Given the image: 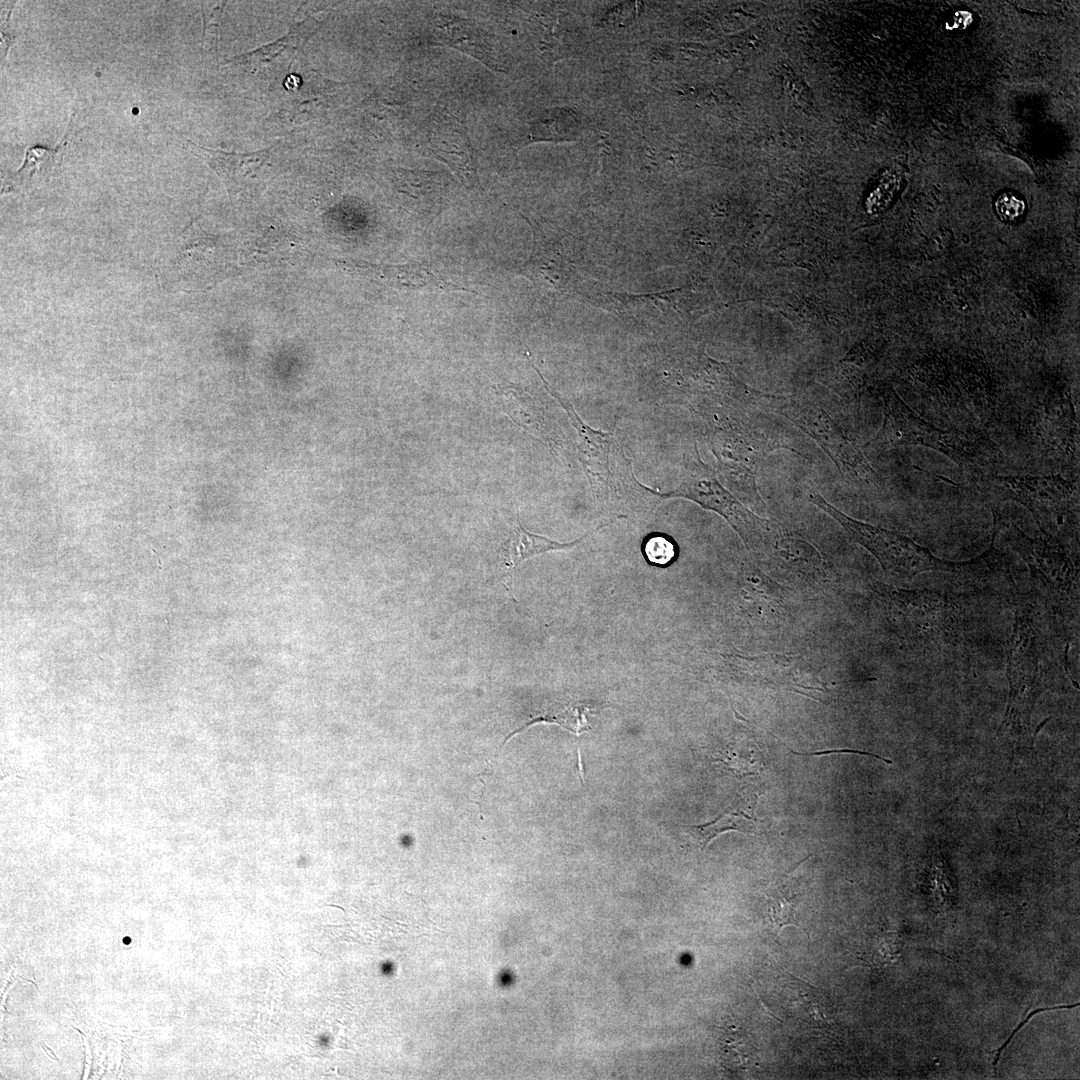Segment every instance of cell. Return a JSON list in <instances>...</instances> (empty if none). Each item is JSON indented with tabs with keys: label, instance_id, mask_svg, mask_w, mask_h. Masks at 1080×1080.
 Listing matches in <instances>:
<instances>
[{
	"label": "cell",
	"instance_id": "obj_1",
	"mask_svg": "<svg viewBox=\"0 0 1080 1080\" xmlns=\"http://www.w3.org/2000/svg\"><path fill=\"white\" fill-rule=\"evenodd\" d=\"M543 379V378H542ZM548 392L563 406L577 433L579 459L591 486L596 504L608 505L631 499L659 501L665 499L642 485L634 476L632 461L616 440L614 432L595 430L584 423L570 402L558 394L544 379Z\"/></svg>",
	"mask_w": 1080,
	"mask_h": 1080
},
{
	"label": "cell",
	"instance_id": "obj_2",
	"mask_svg": "<svg viewBox=\"0 0 1080 1080\" xmlns=\"http://www.w3.org/2000/svg\"><path fill=\"white\" fill-rule=\"evenodd\" d=\"M809 501L841 525L853 541L871 552L886 575L893 579L910 580L928 571L975 573L983 570V556L966 562L946 561L905 535L844 514L817 492L809 493Z\"/></svg>",
	"mask_w": 1080,
	"mask_h": 1080
},
{
	"label": "cell",
	"instance_id": "obj_3",
	"mask_svg": "<svg viewBox=\"0 0 1080 1080\" xmlns=\"http://www.w3.org/2000/svg\"><path fill=\"white\" fill-rule=\"evenodd\" d=\"M663 496L665 499L686 498L718 513L750 551L762 552L771 547L775 528L773 523L758 517L723 487L714 470L701 460L696 445L683 456L676 488Z\"/></svg>",
	"mask_w": 1080,
	"mask_h": 1080
},
{
	"label": "cell",
	"instance_id": "obj_4",
	"mask_svg": "<svg viewBox=\"0 0 1080 1080\" xmlns=\"http://www.w3.org/2000/svg\"><path fill=\"white\" fill-rule=\"evenodd\" d=\"M974 486L990 503L1012 500L1024 505L1050 538L1078 504L1076 487L1060 476L982 475Z\"/></svg>",
	"mask_w": 1080,
	"mask_h": 1080
},
{
	"label": "cell",
	"instance_id": "obj_5",
	"mask_svg": "<svg viewBox=\"0 0 1080 1080\" xmlns=\"http://www.w3.org/2000/svg\"><path fill=\"white\" fill-rule=\"evenodd\" d=\"M876 447L923 446L961 466L980 460L979 441L957 430L937 428L914 413L893 391L884 396L883 424L871 442Z\"/></svg>",
	"mask_w": 1080,
	"mask_h": 1080
},
{
	"label": "cell",
	"instance_id": "obj_6",
	"mask_svg": "<svg viewBox=\"0 0 1080 1080\" xmlns=\"http://www.w3.org/2000/svg\"><path fill=\"white\" fill-rule=\"evenodd\" d=\"M1038 643V634L1031 619L1027 614L1017 611L1008 646L1010 694L1000 730H1022L1029 727L1030 714L1041 679Z\"/></svg>",
	"mask_w": 1080,
	"mask_h": 1080
},
{
	"label": "cell",
	"instance_id": "obj_7",
	"mask_svg": "<svg viewBox=\"0 0 1080 1080\" xmlns=\"http://www.w3.org/2000/svg\"><path fill=\"white\" fill-rule=\"evenodd\" d=\"M1007 532L1011 545L1023 557L1052 604L1062 611L1077 609L1078 569L1068 553L1058 544L1030 538L1013 523L1007 525Z\"/></svg>",
	"mask_w": 1080,
	"mask_h": 1080
},
{
	"label": "cell",
	"instance_id": "obj_8",
	"mask_svg": "<svg viewBox=\"0 0 1080 1080\" xmlns=\"http://www.w3.org/2000/svg\"><path fill=\"white\" fill-rule=\"evenodd\" d=\"M779 414L815 440L840 471L861 479L873 470L844 429L823 409L789 397L776 396Z\"/></svg>",
	"mask_w": 1080,
	"mask_h": 1080
},
{
	"label": "cell",
	"instance_id": "obj_9",
	"mask_svg": "<svg viewBox=\"0 0 1080 1080\" xmlns=\"http://www.w3.org/2000/svg\"><path fill=\"white\" fill-rule=\"evenodd\" d=\"M900 600L913 641L926 645L956 635L959 614L946 597L928 591H905Z\"/></svg>",
	"mask_w": 1080,
	"mask_h": 1080
},
{
	"label": "cell",
	"instance_id": "obj_10",
	"mask_svg": "<svg viewBox=\"0 0 1080 1080\" xmlns=\"http://www.w3.org/2000/svg\"><path fill=\"white\" fill-rule=\"evenodd\" d=\"M427 141L430 151L467 187L478 184L472 146L462 121L448 112L437 114L431 120Z\"/></svg>",
	"mask_w": 1080,
	"mask_h": 1080
},
{
	"label": "cell",
	"instance_id": "obj_11",
	"mask_svg": "<svg viewBox=\"0 0 1080 1080\" xmlns=\"http://www.w3.org/2000/svg\"><path fill=\"white\" fill-rule=\"evenodd\" d=\"M573 269L562 242L534 229L531 255L524 268L526 277L544 294L556 297L571 289Z\"/></svg>",
	"mask_w": 1080,
	"mask_h": 1080
},
{
	"label": "cell",
	"instance_id": "obj_12",
	"mask_svg": "<svg viewBox=\"0 0 1080 1080\" xmlns=\"http://www.w3.org/2000/svg\"><path fill=\"white\" fill-rule=\"evenodd\" d=\"M434 32L439 41L478 59L491 69H499L495 38L467 19L439 16Z\"/></svg>",
	"mask_w": 1080,
	"mask_h": 1080
},
{
	"label": "cell",
	"instance_id": "obj_13",
	"mask_svg": "<svg viewBox=\"0 0 1080 1080\" xmlns=\"http://www.w3.org/2000/svg\"><path fill=\"white\" fill-rule=\"evenodd\" d=\"M359 274L388 283L401 290L422 292L469 291L450 282L444 276L435 273L423 264L397 266H375L368 263H356L352 266Z\"/></svg>",
	"mask_w": 1080,
	"mask_h": 1080
},
{
	"label": "cell",
	"instance_id": "obj_14",
	"mask_svg": "<svg viewBox=\"0 0 1080 1080\" xmlns=\"http://www.w3.org/2000/svg\"><path fill=\"white\" fill-rule=\"evenodd\" d=\"M187 147L201 157L230 188L237 187L247 177L255 175L270 157L271 149L252 153L226 152L210 149L185 139Z\"/></svg>",
	"mask_w": 1080,
	"mask_h": 1080
},
{
	"label": "cell",
	"instance_id": "obj_15",
	"mask_svg": "<svg viewBox=\"0 0 1080 1080\" xmlns=\"http://www.w3.org/2000/svg\"><path fill=\"white\" fill-rule=\"evenodd\" d=\"M397 186L398 192L405 196L414 214L432 218L440 212L445 183L439 175L425 171L399 170Z\"/></svg>",
	"mask_w": 1080,
	"mask_h": 1080
},
{
	"label": "cell",
	"instance_id": "obj_16",
	"mask_svg": "<svg viewBox=\"0 0 1080 1080\" xmlns=\"http://www.w3.org/2000/svg\"><path fill=\"white\" fill-rule=\"evenodd\" d=\"M318 25L316 19L309 17L293 25L283 37L244 53L236 59L252 68H259L261 65L274 62L279 57H289L308 41L316 32Z\"/></svg>",
	"mask_w": 1080,
	"mask_h": 1080
},
{
	"label": "cell",
	"instance_id": "obj_17",
	"mask_svg": "<svg viewBox=\"0 0 1080 1080\" xmlns=\"http://www.w3.org/2000/svg\"><path fill=\"white\" fill-rule=\"evenodd\" d=\"M582 539L583 538H580L571 542H557L527 531L520 521L516 520L508 541V557L505 563L508 571L509 585L512 588L514 571L524 560L548 551L572 548Z\"/></svg>",
	"mask_w": 1080,
	"mask_h": 1080
},
{
	"label": "cell",
	"instance_id": "obj_18",
	"mask_svg": "<svg viewBox=\"0 0 1080 1080\" xmlns=\"http://www.w3.org/2000/svg\"><path fill=\"white\" fill-rule=\"evenodd\" d=\"M63 144L56 148L31 147L26 150L23 165L13 175V181L21 187L30 188L51 177L59 166Z\"/></svg>",
	"mask_w": 1080,
	"mask_h": 1080
},
{
	"label": "cell",
	"instance_id": "obj_19",
	"mask_svg": "<svg viewBox=\"0 0 1080 1080\" xmlns=\"http://www.w3.org/2000/svg\"><path fill=\"white\" fill-rule=\"evenodd\" d=\"M799 893L793 891L788 885H777L766 894V910L768 923L776 935L786 926L792 925L801 928L796 919V909Z\"/></svg>",
	"mask_w": 1080,
	"mask_h": 1080
},
{
	"label": "cell",
	"instance_id": "obj_20",
	"mask_svg": "<svg viewBox=\"0 0 1080 1080\" xmlns=\"http://www.w3.org/2000/svg\"><path fill=\"white\" fill-rule=\"evenodd\" d=\"M686 830L701 848H705L716 836L725 831L752 833L754 820L742 812H729L709 823L686 826Z\"/></svg>",
	"mask_w": 1080,
	"mask_h": 1080
},
{
	"label": "cell",
	"instance_id": "obj_21",
	"mask_svg": "<svg viewBox=\"0 0 1080 1080\" xmlns=\"http://www.w3.org/2000/svg\"><path fill=\"white\" fill-rule=\"evenodd\" d=\"M642 552L650 564L667 566L677 557V546L669 536L654 533L644 539Z\"/></svg>",
	"mask_w": 1080,
	"mask_h": 1080
},
{
	"label": "cell",
	"instance_id": "obj_22",
	"mask_svg": "<svg viewBox=\"0 0 1080 1080\" xmlns=\"http://www.w3.org/2000/svg\"><path fill=\"white\" fill-rule=\"evenodd\" d=\"M995 209L1002 220L1014 221L1023 214L1025 203L1012 193H1004L997 198Z\"/></svg>",
	"mask_w": 1080,
	"mask_h": 1080
},
{
	"label": "cell",
	"instance_id": "obj_23",
	"mask_svg": "<svg viewBox=\"0 0 1080 1080\" xmlns=\"http://www.w3.org/2000/svg\"><path fill=\"white\" fill-rule=\"evenodd\" d=\"M1076 1006H1079V1003H1077V1004H1072V1005H1064V1006H1054V1007H1047V1008H1039V1009H1035V1010L1031 1011V1012H1030V1013H1029V1014H1028V1015L1026 1016V1018H1025V1019H1024V1020H1023V1021H1022L1021 1023H1019V1024L1017 1025V1027H1016V1028H1015V1029H1014V1030L1012 1031V1033L1010 1034L1009 1038H1008V1039H1007V1040H1006V1041L1004 1042V1044H1002V1046H1001V1047H1000V1048H999V1049L997 1050V1052H996V1056H995V1059H994V1062H993V1066H994V1067H996V1065H997V1062H998V1060H999V1057H1000V1055H1001L1002 1051H1003V1050H1004V1049H1005V1048H1006V1047L1008 1046L1009 1042H1010V1041L1012 1040V1038L1014 1037V1035H1015V1034H1016V1033H1017V1032H1018V1031L1020 1030V1028H1021V1027H1023V1026H1024V1025H1025V1024L1027 1023V1022H1028V1020H1029V1019H1030V1018H1031V1017H1032L1033 1015H1035V1014H1037V1013H1039V1012H1042V1011H1047V1010H1055V1009H1064V1008H1073V1007H1076Z\"/></svg>",
	"mask_w": 1080,
	"mask_h": 1080
}]
</instances>
